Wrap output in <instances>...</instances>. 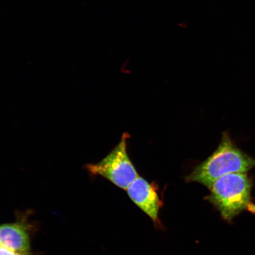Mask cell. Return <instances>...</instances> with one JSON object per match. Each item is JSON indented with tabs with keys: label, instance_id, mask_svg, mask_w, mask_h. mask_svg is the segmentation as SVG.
Here are the masks:
<instances>
[{
	"label": "cell",
	"instance_id": "1",
	"mask_svg": "<svg viewBox=\"0 0 255 255\" xmlns=\"http://www.w3.org/2000/svg\"><path fill=\"white\" fill-rule=\"evenodd\" d=\"M255 167V159L235 144L228 133H223L218 148L188 175L189 182H197L210 189L215 181L231 173H247Z\"/></svg>",
	"mask_w": 255,
	"mask_h": 255
},
{
	"label": "cell",
	"instance_id": "2",
	"mask_svg": "<svg viewBox=\"0 0 255 255\" xmlns=\"http://www.w3.org/2000/svg\"><path fill=\"white\" fill-rule=\"evenodd\" d=\"M251 189V180L246 173L226 174L210 187L208 200L223 219L231 221L250 205Z\"/></svg>",
	"mask_w": 255,
	"mask_h": 255
},
{
	"label": "cell",
	"instance_id": "3",
	"mask_svg": "<svg viewBox=\"0 0 255 255\" xmlns=\"http://www.w3.org/2000/svg\"><path fill=\"white\" fill-rule=\"evenodd\" d=\"M129 135L124 133L116 148L103 160L87 166L92 174L107 178L121 189L127 190L137 177L136 169L127 154V141Z\"/></svg>",
	"mask_w": 255,
	"mask_h": 255
},
{
	"label": "cell",
	"instance_id": "4",
	"mask_svg": "<svg viewBox=\"0 0 255 255\" xmlns=\"http://www.w3.org/2000/svg\"><path fill=\"white\" fill-rule=\"evenodd\" d=\"M127 191L133 202L153 221L157 222L161 202L154 185L138 176Z\"/></svg>",
	"mask_w": 255,
	"mask_h": 255
},
{
	"label": "cell",
	"instance_id": "5",
	"mask_svg": "<svg viewBox=\"0 0 255 255\" xmlns=\"http://www.w3.org/2000/svg\"><path fill=\"white\" fill-rule=\"evenodd\" d=\"M0 244L14 253L28 255L30 252L29 236L19 223L0 225Z\"/></svg>",
	"mask_w": 255,
	"mask_h": 255
},
{
	"label": "cell",
	"instance_id": "6",
	"mask_svg": "<svg viewBox=\"0 0 255 255\" xmlns=\"http://www.w3.org/2000/svg\"><path fill=\"white\" fill-rule=\"evenodd\" d=\"M13 252L0 244V255H14Z\"/></svg>",
	"mask_w": 255,
	"mask_h": 255
},
{
	"label": "cell",
	"instance_id": "7",
	"mask_svg": "<svg viewBox=\"0 0 255 255\" xmlns=\"http://www.w3.org/2000/svg\"><path fill=\"white\" fill-rule=\"evenodd\" d=\"M14 255H25L20 254H17V253H15V254H14Z\"/></svg>",
	"mask_w": 255,
	"mask_h": 255
}]
</instances>
